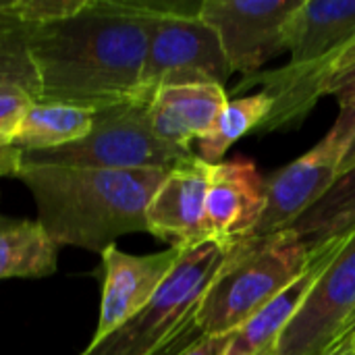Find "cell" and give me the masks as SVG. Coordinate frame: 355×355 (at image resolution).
Listing matches in <instances>:
<instances>
[{"label": "cell", "instance_id": "obj_1", "mask_svg": "<svg viewBox=\"0 0 355 355\" xmlns=\"http://www.w3.org/2000/svg\"><path fill=\"white\" fill-rule=\"evenodd\" d=\"M200 6L187 0H85L69 17L29 27L35 102L100 110L144 98L139 85L154 19L200 12Z\"/></svg>", "mask_w": 355, "mask_h": 355}, {"label": "cell", "instance_id": "obj_2", "mask_svg": "<svg viewBox=\"0 0 355 355\" xmlns=\"http://www.w3.org/2000/svg\"><path fill=\"white\" fill-rule=\"evenodd\" d=\"M168 171L23 164L17 179L35 202V220L58 248L102 254L119 237L146 233V210Z\"/></svg>", "mask_w": 355, "mask_h": 355}, {"label": "cell", "instance_id": "obj_3", "mask_svg": "<svg viewBox=\"0 0 355 355\" xmlns=\"http://www.w3.org/2000/svg\"><path fill=\"white\" fill-rule=\"evenodd\" d=\"M312 254L293 231L248 237L229 245L210 283L193 327L200 337L235 333L258 310L287 289L308 266Z\"/></svg>", "mask_w": 355, "mask_h": 355}, {"label": "cell", "instance_id": "obj_4", "mask_svg": "<svg viewBox=\"0 0 355 355\" xmlns=\"http://www.w3.org/2000/svg\"><path fill=\"white\" fill-rule=\"evenodd\" d=\"M229 248L204 239L183 248L171 275L154 297L121 329L81 355H158L185 352L202 339L193 327L196 312L220 270Z\"/></svg>", "mask_w": 355, "mask_h": 355}, {"label": "cell", "instance_id": "obj_5", "mask_svg": "<svg viewBox=\"0 0 355 355\" xmlns=\"http://www.w3.org/2000/svg\"><path fill=\"white\" fill-rule=\"evenodd\" d=\"M189 156H193L191 150L156 137L150 123V100L133 98L96 110L94 125L81 139L54 150L23 154V164L139 171L173 168Z\"/></svg>", "mask_w": 355, "mask_h": 355}, {"label": "cell", "instance_id": "obj_6", "mask_svg": "<svg viewBox=\"0 0 355 355\" xmlns=\"http://www.w3.org/2000/svg\"><path fill=\"white\" fill-rule=\"evenodd\" d=\"M231 75L218 35L198 12H164L154 19L139 85L144 98L171 85L225 87Z\"/></svg>", "mask_w": 355, "mask_h": 355}, {"label": "cell", "instance_id": "obj_7", "mask_svg": "<svg viewBox=\"0 0 355 355\" xmlns=\"http://www.w3.org/2000/svg\"><path fill=\"white\" fill-rule=\"evenodd\" d=\"M355 139V110L341 108L324 139L266 181V210L250 237L287 231L335 185L343 158Z\"/></svg>", "mask_w": 355, "mask_h": 355}, {"label": "cell", "instance_id": "obj_8", "mask_svg": "<svg viewBox=\"0 0 355 355\" xmlns=\"http://www.w3.org/2000/svg\"><path fill=\"white\" fill-rule=\"evenodd\" d=\"M354 312L355 229L341 239L304 306L272 347V355H324L343 339Z\"/></svg>", "mask_w": 355, "mask_h": 355}, {"label": "cell", "instance_id": "obj_9", "mask_svg": "<svg viewBox=\"0 0 355 355\" xmlns=\"http://www.w3.org/2000/svg\"><path fill=\"white\" fill-rule=\"evenodd\" d=\"M302 0H202L208 23L233 73L248 77L287 50V21Z\"/></svg>", "mask_w": 355, "mask_h": 355}, {"label": "cell", "instance_id": "obj_10", "mask_svg": "<svg viewBox=\"0 0 355 355\" xmlns=\"http://www.w3.org/2000/svg\"><path fill=\"white\" fill-rule=\"evenodd\" d=\"M183 248L171 245L168 250L133 256L114 245L106 248L102 256L104 283L100 297V312L96 333L89 345L104 341L125 322H129L160 289L164 279L181 258Z\"/></svg>", "mask_w": 355, "mask_h": 355}, {"label": "cell", "instance_id": "obj_11", "mask_svg": "<svg viewBox=\"0 0 355 355\" xmlns=\"http://www.w3.org/2000/svg\"><path fill=\"white\" fill-rule=\"evenodd\" d=\"M266 210V179L254 160L235 156L210 166L204 237L220 245L248 239Z\"/></svg>", "mask_w": 355, "mask_h": 355}, {"label": "cell", "instance_id": "obj_12", "mask_svg": "<svg viewBox=\"0 0 355 355\" xmlns=\"http://www.w3.org/2000/svg\"><path fill=\"white\" fill-rule=\"evenodd\" d=\"M210 166L196 154L173 166L146 210V233L177 248L204 241V208Z\"/></svg>", "mask_w": 355, "mask_h": 355}, {"label": "cell", "instance_id": "obj_13", "mask_svg": "<svg viewBox=\"0 0 355 355\" xmlns=\"http://www.w3.org/2000/svg\"><path fill=\"white\" fill-rule=\"evenodd\" d=\"M229 102L227 89L212 83L160 87L150 100V123L164 144L191 150L202 139Z\"/></svg>", "mask_w": 355, "mask_h": 355}, {"label": "cell", "instance_id": "obj_14", "mask_svg": "<svg viewBox=\"0 0 355 355\" xmlns=\"http://www.w3.org/2000/svg\"><path fill=\"white\" fill-rule=\"evenodd\" d=\"M341 239L318 248L312 254L310 266L287 289H283L262 310H258L248 322H243L235 333H231L225 355H264L272 352L279 337L283 335L287 324L295 318L308 293L316 285L318 277L322 275V270L327 268V264L339 250Z\"/></svg>", "mask_w": 355, "mask_h": 355}, {"label": "cell", "instance_id": "obj_15", "mask_svg": "<svg viewBox=\"0 0 355 355\" xmlns=\"http://www.w3.org/2000/svg\"><path fill=\"white\" fill-rule=\"evenodd\" d=\"M354 35L355 0H302L287 21L289 64L329 60Z\"/></svg>", "mask_w": 355, "mask_h": 355}, {"label": "cell", "instance_id": "obj_16", "mask_svg": "<svg viewBox=\"0 0 355 355\" xmlns=\"http://www.w3.org/2000/svg\"><path fill=\"white\" fill-rule=\"evenodd\" d=\"M58 245L37 220L0 216V279H42L56 272Z\"/></svg>", "mask_w": 355, "mask_h": 355}, {"label": "cell", "instance_id": "obj_17", "mask_svg": "<svg viewBox=\"0 0 355 355\" xmlns=\"http://www.w3.org/2000/svg\"><path fill=\"white\" fill-rule=\"evenodd\" d=\"M94 114L96 110L89 108L33 102L17 125L15 148L29 154L73 144L87 135L94 125Z\"/></svg>", "mask_w": 355, "mask_h": 355}, {"label": "cell", "instance_id": "obj_18", "mask_svg": "<svg viewBox=\"0 0 355 355\" xmlns=\"http://www.w3.org/2000/svg\"><path fill=\"white\" fill-rule=\"evenodd\" d=\"M355 229V166L343 171L335 185L306 210L291 227L302 243L314 254L318 248L349 235Z\"/></svg>", "mask_w": 355, "mask_h": 355}, {"label": "cell", "instance_id": "obj_19", "mask_svg": "<svg viewBox=\"0 0 355 355\" xmlns=\"http://www.w3.org/2000/svg\"><path fill=\"white\" fill-rule=\"evenodd\" d=\"M270 108L272 100L264 89L258 94L229 100L210 131L198 141L196 156L208 164H218L235 141H239L250 131H260Z\"/></svg>", "mask_w": 355, "mask_h": 355}, {"label": "cell", "instance_id": "obj_20", "mask_svg": "<svg viewBox=\"0 0 355 355\" xmlns=\"http://www.w3.org/2000/svg\"><path fill=\"white\" fill-rule=\"evenodd\" d=\"M27 40L29 27L0 10V87H19L37 100V75Z\"/></svg>", "mask_w": 355, "mask_h": 355}, {"label": "cell", "instance_id": "obj_21", "mask_svg": "<svg viewBox=\"0 0 355 355\" xmlns=\"http://www.w3.org/2000/svg\"><path fill=\"white\" fill-rule=\"evenodd\" d=\"M33 96L19 87H0V177H17L23 164V152L15 148V131L33 104Z\"/></svg>", "mask_w": 355, "mask_h": 355}, {"label": "cell", "instance_id": "obj_22", "mask_svg": "<svg viewBox=\"0 0 355 355\" xmlns=\"http://www.w3.org/2000/svg\"><path fill=\"white\" fill-rule=\"evenodd\" d=\"M85 0H0V10L27 27L52 23L77 12Z\"/></svg>", "mask_w": 355, "mask_h": 355}, {"label": "cell", "instance_id": "obj_23", "mask_svg": "<svg viewBox=\"0 0 355 355\" xmlns=\"http://www.w3.org/2000/svg\"><path fill=\"white\" fill-rule=\"evenodd\" d=\"M327 94L335 96L341 108L355 110V64L341 77L333 79L327 87Z\"/></svg>", "mask_w": 355, "mask_h": 355}, {"label": "cell", "instance_id": "obj_24", "mask_svg": "<svg viewBox=\"0 0 355 355\" xmlns=\"http://www.w3.org/2000/svg\"><path fill=\"white\" fill-rule=\"evenodd\" d=\"M229 337L231 335H223V337H202L193 345H189L185 352H181V354L177 355H225Z\"/></svg>", "mask_w": 355, "mask_h": 355}, {"label": "cell", "instance_id": "obj_25", "mask_svg": "<svg viewBox=\"0 0 355 355\" xmlns=\"http://www.w3.org/2000/svg\"><path fill=\"white\" fill-rule=\"evenodd\" d=\"M264 355H272V352H268V354ZM324 355H355L354 345H352V339H341L337 345H333L329 352Z\"/></svg>", "mask_w": 355, "mask_h": 355}, {"label": "cell", "instance_id": "obj_26", "mask_svg": "<svg viewBox=\"0 0 355 355\" xmlns=\"http://www.w3.org/2000/svg\"><path fill=\"white\" fill-rule=\"evenodd\" d=\"M352 166H355V139L352 141V146H349V150H347V154H345V158H343L341 173L347 171V168H352Z\"/></svg>", "mask_w": 355, "mask_h": 355}, {"label": "cell", "instance_id": "obj_27", "mask_svg": "<svg viewBox=\"0 0 355 355\" xmlns=\"http://www.w3.org/2000/svg\"><path fill=\"white\" fill-rule=\"evenodd\" d=\"M355 335V312L352 314L349 322L345 324V331H343V339H352Z\"/></svg>", "mask_w": 355, "mask_h": 355}, {"label": "cell", "instance_id": "obj_28", "mask_svg": "<svg viewBox=\"0 0 355 355\" xmlns=\"http://www.w3.org/2000/svg\"><path fill=\"white\" fill-rule=\"evenodd\" d=\"M352 345H354V349H355V335L352 337Z\"/></svg>", "mask_w": 355, "mask_h": 355}]
</instances>
